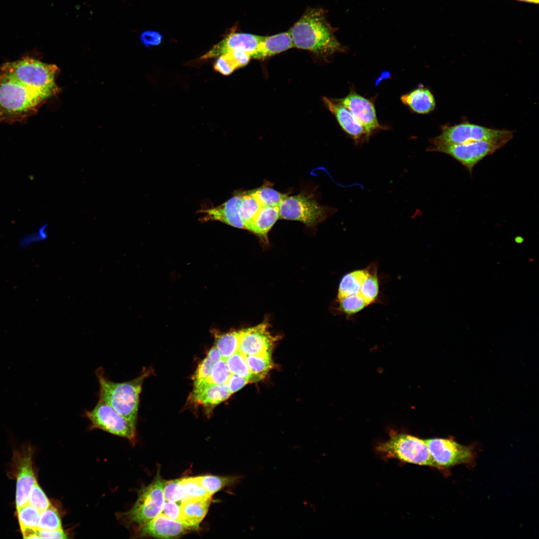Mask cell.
<instances>
[{
  "instance_id": "cell-1",
  "label": "cell",
  "mask_w": 539,
  "mask_h": 539,
  "mask_svg": "<svg viewBox=\"0 0 539 539\" xmlns=\"http://www.w3.org/2000/svg\"><path fill=\"white\" fill-rule=\"evenodd\" d=\"M293 47L327 56L344 48L336 39L323 10L308 9L289 31Z\"/></svg>"
},
{
  "instance_id": "cell-2",
  "label": "cell",
  "mask_w": 539,
  "mask_h": 539,
  "mask_svg": "<svg viewBox=\"0 0 539 539\" xmlns=\"http://www.w3.org/2000/svg\"><path fill=\"white\" fill-rule=\"evenodd\" d=\"M150 372L144 370L133 379L115 382L106 376L103 368H98L95 374L99 384V399L109 404L136 427L142 384Z\"/></svg>"
},
{
  "instance_id": "cell-3",
  "label": "cell",
  "mask_w": 539,
  "mask_h": 539,
  "mask_svg": "<svg viewBox=\"0 0 539 539\" xmlns=\"http://www.w3.org/2000/svg\"><path fill=\"white\" fill-rule=\"evenodd\" d=\"M0 71L46 100L60 91L55 83L56 75L59 71L56 65L26 56L4 63Z\"/></svg>"
},
{
  "instance_id": "cell-4",
  "label": "cell",
  "mask_w": 539,
  "mask_h": 539,
  "mask_svg": "<svg viewBox=\"0 0 539 539\" xmlns=\"http://www.w3.org/2000/svg\"><path fill=\"white\" fill-rule=\"evenodd\" d=\"M45 100L0 72V123L23 120L35 113Z\"/></svg>"
},
{
  "instance_id": "cell-5",
  "label": "cell",
  "mask_w": 539,
  "mask_h": 539,
  "mask_svg": "<svg viewBox=\"0 0 539 539\" xmlns=\"http://www.w3.org/2000/svg\"><path fill=\"white\" fill-rule=\"evenodd\" d=\"M376 450L385 458L438 469L425 440L412 435H392L387 441L379 444Z\"/></svg>"
},
{
  "instance_id": "cell-6",
  "label": "cell",
  "mask_w": 539,
  "mask_h": 539,
  "mask_svg": "<svg viewBox=\"0 0 539 539\" xmlns=\"http://www.w3.org/2000/svg\"><path fill=\"white\" fill-rule=\"evenodd\" d=\"M511 131L491 129L466 123L444 126L441 134L430 140V145L456 144L477 141H499L507 144L513 138Z\"/></svg>"
},
{
  "instance_id": "cell-7",
  "label": "cell",
  "mask_w": 539,
  "mask_h": 539,
  "mask_svg": "<svg viewBox=\"0 0 539 539\" xmlns=\"http://www.w3.org/2000/svg\"><path fill=\"white\" fill-rule=\"evenodd\" d=\"M279 218L301 222L312 227L323 221L335 209L319 204L313 196L301 193L287 196L280 204Z\"/></svg>"
},
{
  "instance_id": "cell-8",
  "label": "cell",
  "mask_w": 539,
  "mask_h": 539,
  "mask_svg": "<svg viewBox=\"0 0 539 539\" xmlns=\"http://www.w3.org/2000/svg\"><path fill=\"white\" fill-rule=\"evenodd\" d=\"M164 482L158 472L154 480L149 485L141 489L133 507L122 515L129 523L136 524L140 527L161 513L165 502L163 495Z\"/></svg>"
},
{
  "instance_id": "cell-9",
  "label": "cell",
  "mask_w": 539,
  "mask_h": 539,
  "mask_svg": "<svg viewBox=\"0 0 539 539\" xmlns=\"http://www.w3.org/2000/svg\"><path fill=\"white\" fill-rule=\"evenodd\" d=\"M505 144L499 141L482 140L456 144L430 145L427 151L441 152L452 157L472 173L478 163Z\"/></svg>"
},
{
  "instance_id": "cell-10",
  "label": "cell",
  "mask_w": 539,
  "mask_h": 539,
  "mask_svg": "<svg viewBox=\"0 0 539 539\" xmlns=\"http://www.w3.org/2000/svg\"><path fill=\"white\" fill-rule=\"evenodd\" d=\"M425 441L440 470L444 471L457 465L475 463L476 452L471 446L461 445L452 438H435Z\"/></svg>"
},
{
  "instance_id": "cell-11",
  "label": "cell",
  "mask_w": 539,
  "mask_h": 539,
  "mask_svg": "<svg viewBox=\"0 0 539 539\" xmlns=\"http://www.w3.org/2000/svg\"><path fill=\"white\" fill-rule=\"evenodd\" d=\"M83 415L89 420L91 428L102 430L132 442L135 440L136 427L100 399L92 410H85Z\"/></svg>"
},
{
  "instance_id": "cell-12",
  "label": "cell",
  "mask_w": 539,
  "mask_h": 539,
  "mask_svg": "<svg viewBox=\"0 0 539 539\" xmlns=\"http://www.w3.org/2000/svg\"><path fill=\"white\" fill-rule=\"evenodd\" d=\"M31 447H24L13 454L12 467L16 480V509L28 503L30 492L37 482L32 468Z\"/></svg>"
},
{
  "instance_id": "cell-13",
  "label": "cell",
  "mask_w": 539,
  "mask_h": 539,
  "mask_svg": "<svg viewBox=\"0 0 539 539\" xmlns=\"http://www.w3.org/2000/svg\"><path fill=\"white\" fill-rule=\"evenodd\" d=\"M268 328V323L263 322L254 327L243 329L239 351L244 355H271L276 338Z\"/></svg>"
},
{
  "instance_id": "cell-14",
  "label": "cell",
  "mask_w": 539,
  "mask_h": 539,
  "mask_svg": "<svg viewBox=\"0 0 539 539\" xmlns=\"http://www.w3.org/2000/svg\"><path fill=\"white\" fill-rule=\"evenodd\" d=\"M336 101L351 112L369 135L375 130L382 128L377 118L374 105L370 100L351 91L346 97Z\"/></svg>"
},
{
  "instance_id": "cell-15",
  "label": "cell",
  "mask_w": 539,
  "mask_h": 539,
  "mask_svg": "<svg viewBox=\"0 0 539 539\" xmlns=\"http://www.w3.org/2000/svg\"><path fill=\"white\" fill-rule=\"evenodd\" d=\"M263 36L245 33H231L215 45L201 59L219 56L230 50H240L252 54L257 49Z\"/></svg>"
},
{
  "instance_id": "cell-16",
  "label": "cell",
  "mask_w": 539,
  "mask_h": 539,
  "mask_svg": "<svg viewBox=\"0 0 539 539\" xmlns=\"http://www.w3.org/2000/svg\"><path fill=\"white\" fill-rule=\"evenodd\" d=\"M140 527L141 536L158 539L178 538L189 531L181 522L162 513Z\"/></svg>"
},
{
  "instance_id": "cell-17",
  "label": "cell",
  "mask_w": 539,
  "mask_h": 539,
  "mask_svg": "<svg viewBox=\"0 0 539 539\" xmlns=\"http://www.w3.org/2000/svg\"><path fill=\"white\" fill-rule=\"evenodd\" d=\"M323 99L325 104L335 116L341 127L356 142L368 139L370 135L347 108L335 100H331L325 97Z\"/></svg>"
},
{
  "instance_id": "cell-18",
  "label": "cell",
  "mask_w": 539,
  "mask_h": 539,
  "mask_svg": "<svg viewBox=\"0 0 539 539\" xmlns=\"http://www.w3.org/2000/svg\"><path fill=\"white\" fill-rule=\"evenodd\" d=\"M242 196L235 195L218 207L201 211L205 214L203 220L219 221L235 228L245 229L239 214Z\"/></svg>"
},
{
  "instance_id": "cell-19",
  "label": "cell",
  "mask_w": 539,
  "mask_h": 539,
  "mask_svg": "<svg viewBox=\"0 0 539 539\" xmlns=\"http://www.w3.org/2000/svg\"><path fill=\"white\" fill-rule=\"evenodd\" d=\"M231 394L226 383L215 384L203 381L194 387L191 399L205 407H213L227 400Z\"/></svg>"
},
{
  "instance_id": "cell-20",
  "label": "cell",
  "mask_w": 539,
  "mask_h": 539,
  "mask_svg": "<svg viewBox=\"0 0 539 539\" xmlns=\"http://www.w3.org/2000/svg\"><path fill=\"white\" fill-rule=\"evenodd\" d=\"M212 497L184 501L180 505V522L190 530H197L207 513Z\"/></svg>"
},
{
  "instance_id": "cell-21",
  "label": "cell",
  "mask_w": 539,
  "mask_h": 539,
  "mask_svg": "<svg viewBox=\"0 0 539 539\" xmlns=\"http://www.w3.org/2000/svg\"><path fill=\"white\" fill-rule=\"evenodd\" d=\"M293 47L291 35L288 32L273 35L263 36L257 49L251 57L263 59Z\"/></svg>"
},
{
  "instance_id": "cell-22",
  "label": "cell",
  "mask_w": 539,
  "mask_h": 539,
  "mask_svg": "<svg viewBox=\"0 0 539 539\" xmlns=\"http://www.w3.org/2000/svg\"><path fill=\"white\" fill-rule=\"evenodd\" d=\"M279 217V206H263L247 230L267 241L268 234Z\"/></svg>"
},
{
  "instance_id": "cell-23",
  "label": "cell",
  "mask_w": 539,
  "mask_h": 539,
  "mask_svg": "<svg viewBox=\"0 0 539 539\" xmlns=\"http://www.w3.org/2000/svg\"><path fill=\"white\" fill-rule=\"evenodd\" d=\"M402 102L410 107L412 111L420 114H427L433 110L435 107V98L427 88H418L402 95Z\"/></svg>"
},
{
  "instance_id": "cell-24",
  "label": "cell",
  "mask_w": 539,
  "mask_h": 539,
  "mask_svg": "<svg viewBox=\"0 0 539 539\" xmlns=\"http://www.w3.org/2000/svg\"><path fill=\"white\" fill-rule=\"evenodd\" d=\"M370 271V268H368L354 270L344 275L339 283L337 294L338 299L358 293L362 284L368 276Z\"/></svg>"
},
{
  "instance_id": "cell-25",
  "label": "cell",
  "mask_w": 539,
  "mask_h": 539,
  "mask_svg": "<svg viewBox=\"0 0 539 539\" xmlns=\"http://www.w3.org/2000/svg\"><path fill=\"white\" fill-rule=\"evenodd\" d=\"M271 356V355H244L252 374V381H256L263 379L271 369L273 363Z\"/></svg>"
},
{
  "instance_id": "cell-26",
  "label": "cell",
  "mask_w": 539,
  "mask_h": 539,
  "mask_svg": "<svg viewBox=\"0 0 539 539\" xmlns=\"http://www.w3.org/2000/svg\"><path fill=\"white\" fill-rule=\"evenodd\" d=\"M243 329L217 336L216 347L223 359H226L239 351Z\"/></svg>"
},
{
  "instance_id": "cell-27",
  "label": "cell",
  "mask_w": 539,
  "mask_h": 539,
  "mask_svg": "<svg viewBox=\"0 0 539 539\" xmlns=\"http://www.w3.org/2000/svg\"><path fill=\"white\" fill-rule=\"evenodd\" d=\"M262 205L252 192L243 195L239 209L240 218L247 229L258 215Z\"/></svg>"
},
{
  "instance_id": "cell-28",
  "label": "cell",
  "mask_w": 539,
  "mask_h": 539,
  "mask_svg": "<svg viewBox=\"0 0 539 539\" xmlns=\"http://www.w3.org/2000/svg\"><path fill=\"white\" fill-rule=\"evenodd\" d=\"M198 478L203 487L212 496L225 487L235 484L240 478L234 476L210 475L198 476Z\"/></svg>"
},
{
  "instance_id": "cell-29",
  "label": "cell",
  "mask_w": 539,
  "mask_h": 539,
  "mask_svg": "<svg viewBox=\"0 0 539 539\" xmlns=\"http://www.w3.org/2000/svg\"><path fill=\"white\" fill-rule=\"evenodd\" d=\"M222 358L218 349L213 347L207 357L199 364L194 376V387L205 381L210 375L214 365Z\"/></svg>"
},
{
  "instance_id": "cell-30",
  "label": "cell",
  "mask_w": 539,
  "mask_h": 539,
  "mask_svg": "<svg viewBox=\"0 0 539 539\" xmlns=\"http://www.w3.org/2000/svg\"><path fill=\"white\" fill-rule=\"evenodd\" d=\"M20 530L37 529L41 512L27 503L16 509Z\"/></svg>"
},
{
  "instance_id": "cell-31",
  "label": "cell",
  "mask_w": 539,
  "mask_h": 539,
  "mask_svg": "<svg viewBox=\"0 0 539 539\" xmlns=\"http://www.w3.org/2000/svg\"><path fill=\"white\" fill-rule=\"evenodd\" d=\"M252 192L262 206L265 207L279 206L281 202L287 197V194H282L265 185H263Z\"/></svg>"
},
{
  "instance_id": "cell-32",
  "label": "cell",
  "mask_w": 539,
  "mask_h": 539,
  "mask_svg": "<svg viewBox=\"0 0 539 539\" xmlns=\"http://www.w3.org/2000/svg\"><path fill=\"white\" fill-rule=\"evenodd\" d=\"M362 284L358 293L368 305L375 303L379 292V283L377 270L373 268Z\"/></svg>"
},
{
  "instance_id": "cell-33",
  "label": "cell",
  "mask_w": 539,
  "mask_h": 539,
  "mask_svg": "<svg viewBox=\"0 0 539 539\" xmlns=\"http://www.w3.org/2000/svg\"><path fill=\"white\" fill-rule=\"evenodd\" d=\"M181 484L184 491L183 501L198 500L212 497L203 487L198 477L181 479Z\"/></svg>"
},
{
  "instance_id": "cell-34",
  "label": "cell",
  "mask_w": 539,
  "mask_h": 539,
  "mask_svg": "<svg viewBox=\"0 0 539 539\" xmlns=\"http://www.w3.org/2000/svg\"><path fill=\"white\" fill-rule=\"evenodd\" d=\"M231 374H236L252 381V374L244 355L238 351L225 359Z\"/></svg>"
},
{
  "instance_id": "cell-35",
  "label": "cell",
  "mask_w": 539,
  "mask_h": 539,
  "mask_svg": "<svg viewBox=\"0 0 539 539\" xmlns=\"http://www.w3.org/2000/svg\"><path fill=\"white\" fill-rule=\"evenodd\" d=\"M339 309L347 315H353L368 305L359 293L344 297L338 300Z\"/></svg>"
},
{
  "instance_id": "cell-36",
  "label": "cell",
  "mask_w": 539,
  "mask_h": 539,
  "mask_svg": "<svg viewBox=\"0 0 539 539\" xmlns=\"http://www.w3.org/2000/svg\"><path fill=\"white\" fill-rule=\"evenodd\" d=\"M37 529L56 530L62 529V524L57 510L51 505L40 513Z\"/></svg>"
},
{
  "instance_id": "cell-37",
  "label": "cell",
  "mask_w": 539,
  "mask_h": 539,
  "mask_svg": "<svg viewBox=\"0 0 539 539\" xmlns=\"http://www.w3.org/2000/svg\"><path fill=\"white\" fill-rule=\"evenodd\" d=\"M165 501L181 504L184 498V491L181 479L165 481L163 487Z\"/></svg>"
},
{
  "instance_id": "cell-38",
  "label": "cell",
  "mask_w": 539,
  "mask_h": 539,
  "mask_svg": "<svg viewBox=\"0 0 539 539\" xmlns=\"http://www.w3.org/2000/svg\"><path fill=\"white\" fill-rule=\"evenodd\" d=\"M231 374L225 359L222 358L214 365L209 376L204 381L215 384H225Z\"/></svg>"
},
{
  "instance_id": "cell-39",
  "label": "cell",
  "mask_w": 539,
  "mask_h": 539,
  "mask_svg": "<svg viewBox=\"0 0 539 539\" xmlns=\"http://www.w3.org/2000/svg\"><path fill=\"white\" fill-rule=\"evenodd\" d=\"M28 503L42 512L51 504L46 495L36 482L32 488L28 497Z\"/></svg>"
},
{
  "instance_id": "cell-40",
  "label": "cell",
  "mask_w": 539,
  "mask_h": 539,
  "mask_svg": "<svg viewBox=\"0 0 539 539\" xmlns=\"http://www.w3.org/2000/svg\"><path fill=\"white\" fill-rule=\"evenodd\" d=\"M214 69L224 75H229L237 69L235 65L224 53L219 56L214 65Z\"/></svg>"
},
{
  "instance_id": "cell-41",
  "label": "cell",
  "mask_w": 539,
  "mask_h": 539,
  "mask_svg": "<svg viewBox=\"0 0 539 539\" xmlns=\"http://www.w3.org/2000/svg\"><path fill=\"white\" fill-rule=\"evenodd\" d=\"M180 505L177 502L165 501L161 513L170 519L180 522Z\"/></svg>"
},
{
  "instance_id": "cell-42",
  "label": "cell",
  "mask_w": 539,
  "mask_h": 539,
  "mask_svg": "<svg viewBox=\"0 0 539 539\" xmlns=\"http://www.w3.org/2000/svg\"><path fill=\"white\" fill-rule=\"evenodd\" d=\"M225 53L227 55L237 68L247 65L251 58L249 54L240 50H233Z\"/></svg>"
},
{
  "instance_id": "cell-43",
  "label": "cell",
  "mask_w": 539,
  "mask_h": 539,
  "mask_svg": "<svg viewBox=\"0 0 539 539\" xmlns=\"http://www.w3.org/2000/svg\"><path fill=\"white\" fill-rule=\"evenodd\" d=\"M162 36L158 32L147 30L140 35L141 42L147 47L159 45L162 41Z\"/></svg>"
},
{
  "instance_id": "cell-44",
  "label": "cell",
  "mask_w": 539,
  "mask_h": 539,
  "mask_svg": "<svg viewBox=\"0 0 539 539\" xmlns=\"http://www.w3.org/2000/svg\"><path fill=\"white\" fill-rule=\"evenodd\" d=\"M249 381L245 377L231 374L226 384L230 392L233 394L242 388Z\"/></svg>"
},
{
  "instance_id": "cell-45",
  "label": "cell",
  "mask_w": 539,
  "mask_h": 539,
  "mask_svg": "<svg viewBox=\"0 0 539 539\" xmlns=\"http://www.w3.org/2000/svg\"><path fill=\"white\" fill-rule=\"evenodd\" d=\"M37 535L38 539H66L67 535L62 528L56 530H46L37 529Z\"/></svg>"
},
{
  "instance_id": "cell-46",
  "label": "cell",
  "mask_w": 539,
  "mask_h": 539,
  "mask_svg": "<svg viewBox=\"0 0 539 539\" xmlns=\"http://www.w3.org/2000/svg\"><path fill=\"white\" fill-rule=\"evenodd\" d=\"M516 0L520 1H524V2H529V3H536V4H538L539 3V0Z\"/></svg>"
}]
</instances>
